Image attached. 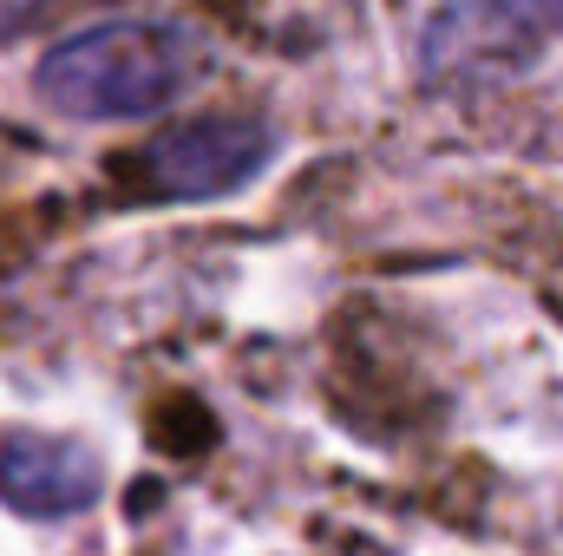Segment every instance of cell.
<instances>
[{
  "label": "cell",
  "mask_w": 563,
  "mask_h": 556,
  "mask_svg": "<svg viewBox=\"0 0 563 556\" xmlns=\"http://www.w3.org/2000/svg\"><path fill=\"white\" fill-rule=\"evenodd\" d=\"M33 86L66 119H144L177 99L184 40L151 20H106V26L59 40L40 59Z\"/></svg>",
  "instance_id": "6da1fadb"
},
{
  "label": "cell",
  "mask_w": 563,
  "mask_h": 556,
  "mask_svg": "<svg viewBox=\"0 0 563 556\" xmlns=\"http://www.w3.org/2000/svg\"><path fill=\"white\" fill-rule=\"evenodd\" d=\"M269 157H276V132L263 119H190V125L157 132L132 157V170L151 197L203 203V197H230L256 184Z\"/></svg>",
  "instance_id": "7a4b0ae2"
},
{
  "label": "cell",
  "mask_w": 563,
  "mask_h": 556,
  "mask_svg": "<svg viewBox=\"0 0 563 556\" xmlns=\"http://www.w3.org/2000/svg\"><path fill=\"white\" fill-rule=\"evenodd\" d=\"M106 491V465L92 445L59 432H0V504L20 518H73Z\"/></svg>",
  "instance_id": "3957f363"
},
{
  "label": "cell",
  "mask_w": 563,
  "mask_h": 556,
  "mask_svg": "<svg viewBox=\"0 0 563 556\" xmlns=\"http://www.w3.org/2000/svg\"><path fill=\"white\" fill-rule=\"evenodd\" d=\"M563 26V0H459L439 26H432V73L452 66H492V59H518L531 40H551Z\"/></svg>",
  "instance_id": "277c9868"
},
{
  "label": "cell",
  "mask_w": 563,
  "mask_h": 556,
  "mask_svg": "<svg viewBox=\"0 0 563 556\" xmlns=\"http://www.w3.org/2000/svg\"><path fill=\"white\" fill-rule=\"evenodd\" d=\"M33 13H40V0H0V40H7L13 26H26Z\"/></svg>",
  "instance_id": "5b68a950"
}]
</instances>
